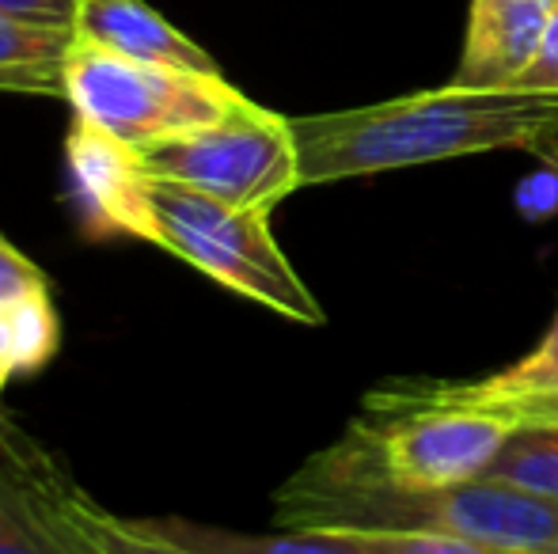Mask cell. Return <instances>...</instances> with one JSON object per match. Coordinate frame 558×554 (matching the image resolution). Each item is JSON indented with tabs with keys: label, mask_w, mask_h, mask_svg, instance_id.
<instances>
[{
	"label": "cell",
	"mask_w": 558,
	"mask_h": 554,
	"mask_svg": "<svg viewBox=\"0 0 558 554\" xmlns=\"http://www.w3.org/2000/svg\"><path fill=\"white\" fill-rule=\"evenodd\" d=\"M301 186L384 175L478 152H532L558 163V91L445 88L350 111L289 119Z\"/></svg>",
	"instance_id": "cell-1"
},
{
	"label": "cell",
	"mask_w": 558,
	"mask_h": 554,
	"mask_svg": "<svg viewBox=\"0 0 558 554\" xmlns=\"http://www.w3.org/2000/svg\"><path fill=\"white\" fill-rule=\"evenodd\" d=\"M274 525L312 532H426L536 554L558 543V497L494 479L434 490L331 482L296 467L274 494Z\"/></svg>",
	"instance_id": "cell-2"
},
{
	"label": "cell",
	"mask_w": 558,
	"mask_h": 554,
	"mask_svg": "<svg viewBox=\"0 0 558 554\" xmlns=\"http://www.w3.org/2000/svg\"><path fill=\"white\" fill-rule=\"evenodd\" d=\"M153 209L160 251L293 323H324L319 300L274 239L270 213L235 209L168 178H153Z\"/></svg>",
	"instance_id": "cell-3"
},
{
	"label": "cell",
	"mask_w": 558,
	"mask_h": 554,
	"mask_svg": "<svg viewBox=\"0 0 558 554\" xmlns=\"http://www.w3.org/2000/svg\"><path fill=\"white\" fill-rule=\"evenodd\" d=\"M65 99L76 119L133 148L214 126L251 103L225 73L148 65L88 42H76L65 61Z\"/></svg>",
	"instance_id": "cell-4"
},
{
	"label": "cell",
	"mask_w": 558,
	"mask_h": 554,
	"mask_svg": "<svg viewBox=\"0 0 558 554\" xmlns=\"http://www.w3.org/2000/svg\"><path fill=\"white\" fill-rule=\"evenodd\" d=\"M137 152L153 178L191 186L235 209L274 213V206L301 190L293 126L255 99L214 126L163 137Z\"/></svg>",
	"instance_id": "cell-5"
},
{
	"label": "cell",
	"mask_w": 558,
	"mask_h": 554,
	"mask_svg": "<svg viewBox=\"0 0 558 554\" xmlns=\"http://www.w3.org/2000/svg\"><path fill=\"white\" fill-rule=\"evenodd\" d=\"M65 168L84 232L92 239L133 236L156 247L160 229L153 209V175L137 148L92 122L73 119L65 137Z\"/></svg>",
	"instance_id": "cell-6"
},
{
	"label": "cell",
	"mask_w": 558,
	"mask_h": 554,
	"mask_svg": "<svg viewBox=\"0 0 558 554\" xmlns=\"http://www.w3.org/2000/svg\"><path fill=\"white\" fill-rule=\"evenodd\" d=\"M53 452L0 415V554H88L50 490Z\"/></svg>",
	"instance_id": "cell-7"
},
{
	"label": "cell",
	"mask_w": 558,
	"mask_h": 554,
	"mask_svg": "<svg viewBox=\"0 0 558 554\" xmlns=\"http://www.w3.org/2000/svg\"><path fill=\"white\" fill-rule=\"evenodd\" d=\"M558 0H471L468 35L448 84L456 88H517L544 46Z\"/></svg>",
	"instance_id": "cell-8"
},
{
	"label": "cell",
	"mask_w": 558,
	"mask_h": 554,
	"mask_svg": "<svg viewBox=\"0 0 558 554\" xmlns=\"http://www.w3.org/2000/svg\"><path fill=\"white\" fill-rule=\"evenodd\" d=\"M73 30L76 42L99 46L118 58L191 69V73H221L209 50H202L191 35H183L145 0H84Z\"/></svg>",
	"instance_id": "cell-9"
},
{
	"label": "cell",
	"mask_w": 558,
	"mask_h": 554,
	"mask_svg": "<svg viewBox=\"0 0 558 554\" xmlns=\"http://www.w3.org/2000/svg\"><path fill=\"white\" fill-rule=\"evenodd\" d=\"M76 30L27 23L0 12V91L65 96V61Z\"/></svg>",
	"instance_id": "cell-10"
},
{
	"label": "cell",
	"mask_w": 558,
	"mask_h": 554,
	"mask_svg": "<svg viewBox=\"0 0 558 554\" xmlns=\"http://www.w3.org/2000/svg\"><path fill=\"white\" fill-rule=\"evenodd\" d=\"M50 490L61 517L69 520L73 535L88 554H191L163 540V535H156L145 520H130L104 509L88 490L76 487V479L61 464H53L50 471Z\"/></svg>",
	"instance_id": "cell-11"
},
{
	"label": "cell",
	"mask_w": 558,
	"mask_h": 554,
	"mask_svg": "<svg viewBox=\"0 0 558 554\" xmlns=\"http://www.w3.org/2000/svg\"><path fill=\"white\" fill-rule=\"evenodd\" d=\"M145 525L191 554H361L342 532H312V528H281V532L251 535L183 517H153Z\"/></svg>",
	"instance_id": "cell-12"
},
{
	"label": "cell",
	"mask_w": 558,
	"mask_h": 554,
	"mask_svg": "<svg viewBox=\"0 0 558 554\" xmlns=\"http://www.w3.org/2000/svg\"><path fill=\"white\" fill-rule=\"evenodd\" d=\"M434 387L448 399L463 403H486V407H506V403H529V399H551L558 395V311L539 338L532 354L513 361L509 369L494 377L471 380V384H452V380H434Z\"/></svg>",
	"instance_id": "cell-13"
},
{
	"label": "cell",
	"mask_w": 558,
	"mask_h": 554,
	"mask_svg": "<svg viewBox=\"0 0 558 554\" xmlns=\"http://www.w3.org/2000/svg\"><path fill=\"white\" fill-rule=\"evenodd\" d=\"M483 479L558 497V421H524L494 456Z\"/></svg>",
	"instance_id": "cell-14"
},
{
	"label": "cell",
	"mask_w": 558,
	"mask_h": 554,
	"mask_svg": "<svg viewBox=\"0 0 558 554\" xmlns=\"http://www.w3.org/2000/svg\"><path fill=\"white\" fill-rule=\"evenodd\" d=\"M0 319H4L8 342H12L15 372L20 377L43 372L61 346V319L50 300V288H35V293L0 304Z\"/></svg>",
	"instance_id": "cell-15"
},
{
	"label": "cell",
	"mask_w": 558,
	"mask_h": 554,
	"mask_svg": "<svg viewBox=\"0 0 558 554\" xmlns=\"http://www.w3.org/2000/svg\"><path fill=\"white\" fill-rule=\"evenodd\" d=\"M361 554H517L501 547H483L471 540L426 532H342Z\"/></svg>",
	"instance_id": "cell-16"
},
{
	"label": "cell",
	"mask_w": 558,
	"mask_h": 554,
	"mask_svg": "<svg viewBox=\"0 0 558 554\" xmlns=\"http://www.w3.org/2000/svg\"><path fill=\"white\" fill-rule=\"evenodd\" d=\"M35 288H50V281L12 239L0 236V304L15 300L23 293H35Z\"/></svg>",
	"instance_id": "cell-17"
},
{
	"label": "cell",
	"mask_w": 558,
	"mask_h": 554,
	"mask_svg": "<svg viewBox=\"0 0 558 554\" xmlns=\"http://www.w3.org/2000/svg\"><path fill=\"white\" fill-rule=\"evenodd\" d=\"M517 213L532 224H544L558 213V168H544L517 183Z\"/></svg>",
	"instance_id": "cell-18"
},
{
	"label": "cell",
	"mask_w": 558,
	"mask_h": 554,
	"mask_svg": "<svg viewBox=\"0 0 558 554\" xmlns=\"http://www.w3.org/2000/svg\"><path fill=\"white\" fill-rule=\"evenodd\" d=\"M84 0H0V12L27 23H46V27H76Z\"/></svg>",
	"instance_id": "cell-19"
},
{
	"label": "cell",
	"mask_w": 558,
	"mask_h": 554,
	"mask_svg": "<svg viewBox=\"0 0 558 554\" xmlns=\"http://www.w3.org/2000/svg\"><path fill=\"white\" fill-rule=\"evenodd\" d=\"M517 88H529V91H558V4L551 12V23H547V35L544 46H539L536 61L529 65V73L521 76Z\"/></svg>",
	"instance_id": "cell-20"
},
{
	"label": "cell",
	"mask_w": 558,
	"mask_h": 554,
	"mask_svg": "<svg viewBox=\"0 0 558 554\" xmlns=\"http://www.w3.org/2000/svg\"><path fill=\"white\" fill-rule=\"evenodd\" d=\"M509 410H517L521 421H558V395L551 399H529V403H506Z\"/></svg>",
	"instance_id": "cell-21"
},
{
	"label": "cell",
	"mask_w": 558,
	"mask_h": 554,
	"mask_svg": "<svg viewBox=\"0 0 558 554\" xmlns=\"http://www.w3.org/2000/svg\"><path fill=\"white\" fill-rule=\"evenodd\" d=\"M20 377L15 372V357H12V342H8V331H4V319H0V395H4L8 380Z\"/></svg>",
	"instance_id": "cell-22"
},
{
	"label": "cell",
	"mask_w": 558,
	"mask_h": 554,
	"mask_svg": "<svg viewBox=\"0 0 558 554\" xmlns=\"http://www.w3.org/2000/svg\"><path fill=\"white\" fill-rule=\"evenodd\" d=\"M536 554H558V543H555V547H547V551H536Z\"/></svg>",
	"instance_id": "cell-23"
}]
</instances>
